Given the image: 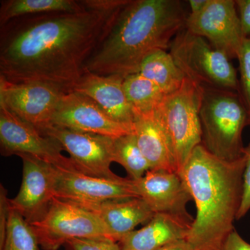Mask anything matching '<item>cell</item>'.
I'll use <instances>...</instances> for the list:
<instances>
[{
	"label": "cell",
	"mask_w": 250,
	"mask_h": 250,
	"mask_svg": "<svg viewBox=\"0 0 250 250\" xmlns=\"http://www.w3.org/2000/svg\"><path fill=\"white\" fill-rule=\"evenodd\" d=\"M129 0H82L85 9L15 18L0 26V77L72 91Z\"/></svg>",
	"instance_id": "6da1fadb"
},
{
	"label": "cell",
	"mask_w": 250,
	"mask_h": 250,
	"mask_svg": "<svg viewBox=\"0 0 250 250\" xmlns=\"http://www.w3.org/2000/svg\"><path fill=\"white\" fill-rule=\"evenodd\" d=\"M187 18L178 0H129L87 61L85 72L123 78L138 73L152 52L170 48Z\"/></svg>",
	"instance_id": "7a4b0ae2"
},
{
	"label": "cell",
	"mask_w": 250,
	"mask_h": 250,
	"mask_svg": "<svg viewBox=\"0 0 250 250\" xmlns=\"http://www.w3.org/2000/svg\"><path fill=\"white\" fill-rule=\"evenodd\" d=\"M246 156L219 159L202 144L192 151L181 172L196 207L187 241L192 250H223L241 207Z\"/></svg>",
	"instance_id": "3957f363"
},
{
	"label": "cell",
	"mask_w": 250,
	"mask_h": 250,
	"mask_svg": "<svg viewBox=\"0 0 250 250\" xmlns=\"http://www.w3.org/2000/svg\"><path fill=\"white\" fill-rule=\"evenodd\" d=\"M200 118L202 145L208 152L226 161L244 156L242 135L249 117L238 92L204 88Z\"/></svg>",
	"instance_id": "277c9868"
},
{
	"label": "cell",
	"mask_w": 250,
	"mask_h": 250,
	"mask_svg": "<svg viewBox=\"0 0 250 250\" xmlns=\"http://www.w3.org/2000/svg\"><path fill=\"white\" fill-rule=\"evenodd\" d=\"M204 88L186 77L183 84L166 96L155 112L168 136L179 174L192 151L202 144L200 111Z\"/></svg>",
	"instance_id": "5b68a950"
},
{
	"label": "cell",
	"mask_w": 250,
	"mask_h": 250,
	"mask_svg": "<svg viewBox=\"0 0 250 250\" xmlns=\"http://www.w3.org/2000/svg\"><path fill=\"white\" fill-rule=\"evenodd\" d=\"M170 49L188 80L203 88L239 92V80L232 63L204 38L184 28L174 37Z\"/></svg>",
	"instance_id": "8992f818"
},
{
	"label": "cell",
	"mask_w": 250,
	"mask_h": 250,
	"mask_svg": "<svg viewBox=\"0 0 250 250\" xmlns=\"http://www.w3.org/2000/svg\"><path fill=\"white\" fill-rule=\"evenodd\" d=\"M43 250H58L76 238L112 240L101 220L75 202L54 197L45 214L29 224Z\"/></svg>",
	"instance_id": "52a82bcc"
},
{
	"label": "cell",
	"mask_w": 250,
	"mask_h": 250,
	"mask_svg": "<svg viewBox=\"0 0 250 250\" xmlns=\"http://www.w3.org/2000/svg\"><path fill=\"white\" fill-rule=\"evenodd\" d=\"M39 131L55 139L62 150L68 152L77 172L102 178H121L111 169V164L115 162L113 138L54 125H47Z\"/></svg>",
	"instance_id": "ba28073f"
},
{
	"label": "cell",
	"mask_w": 250,
	"mask_h": 250,
	"mask_svg": "<svg viewBox=\"0 0 250 250\" xmlns=\"http://www.w3.org/2000/svg\"><path fill=\"white\" fill-rule=\"evenodd\" d=\"M185 28L229 59H238L246 40L234 0H208L201 12L187 16Z\"/></svg>",
	"instance_id": "9c48e42d"
},
{
	"label": "cell",
	"mask_w": 250,
	"mask_h": 250,
	"mask_svg": "<svg viewBox=\"0 0 250 250\" xmlns=\"http://www.w3.org/2000/svg\"><path fill=\"white\" fill-rule=\"evenodd\" d=\"M0 146L1 155L31 154L56 167L77 171L70 158L55 139L41 134L35 126L23 121L0 104Z\"/></svg>",
	"instance_id": "30bf717a"
},
{
	"label": "cell",
	"mask_w": 250,
	"mask_h": 250,
	"mask_svg": "<svg viewBox=\"0 0 250 250\" xmlns=\"http://www.w3.org/2000/svg\"><path fill=\"white\" fill-rule=\"evenodd\" d=\"M49 125L113 139L134 133V126L114 121L93 100L74 90L62 95Z\"/></svg>",
	"instance_id": "8fae6325"
},
{
	"label": "cell",
	"mask_w": 250,
	"mask_h": 250,
	"mask_svg": "<svg viewBox=\"0 0 250 250\" xmlns=\"http://www.w3.org/2000/svg\"><path fill=\"white\" fill-rule=\"evenodd\" d=\"M64 92L41 83H14L0 77V104L38 130L50 125Z\"/></svg>",
	"instance_id": "7c38bea8"
},
{
	"label": "cell",
	"mask_w": 250,
	"mask_h": 250,
	"mask_svg": "<svg viewBox=\"0 0 250 250\" xmlns=\"http://www.w3.org/2000/svg\"><path fill=\"white\" fill-rule=\"evenodd\" d=\"M54 197L75 203H99L139 197L132 179L102 178L56 167Z\"/></svg>",
	"instance_id": "4fadbf2b"
},
{
	"label": "cell",
	"mask_w": 250,
	"mask_h": 250,
	"mask_svg": "<svg viewBox=\"0 0 250 250\" xmlns=\"http://www.w3.org/2000/svg\"><path fill=\"white\" fill-rule=\"evenodd\" d=\"M17 156L22 160V182L17 196L10 199V204L11 209L31 224L45 214L54 197L56 166L31 154Z\"/></svg>",
	"instance_id": "5bb4252c"
},
{
	"label": "cell",
	"mask_w": 250,
	"mask_h": 250,
	"mask_svg": "<svg viewBox=\"0 0 250 250\" xmlns=\"http://www.w3.org/2000/svg\"><path fill=\"white\" fill-rule=\"evenodd\" d=\"M135 190L154 213H169L194 221L187 210L192 200L180 174L163 170H149L142 178L133 180Z\"/></svg>",
	"instance_id": "9a60e30c"
},
{
	"label": "cell",
	"mask_w": 250,
	"mask_h": 250,
	"mask_svg": "<svg viewBox=\"0 0 250 250\" xmlns=\"http://www.w3.org/2000/svg\"><path fill=\"white\" fill-rule=\"evenodd\" d=\"M124 79L85 72L72 90L93 100L114 121L134 126L136 116L125 94Z\"/></svg>",
	"instance_id": "2e32d148"
},
{
	"label": "cell",
	"mask_w": 250,
	"mask_h": 250,
	"mask_svg": "<svg viewBox=\"0 0 250 250\" xmlns=\"http://www.w3.org/2000/svg\"><path fill=\"white\" fill-rule=\"evenodd\" d=\"M76 204L96 215L108 229L112 241L116 243L134 231L138 225L147 224L155 215L140 197Z\"/></svg>",
	"instance_id": "e0dca14e"
},
{
	"label": "cell",
	"mask_w": 250,
	"mask_h": 250,
	"mask_svg": "<svg viewBox=\"0 0 250 250\" xmlns=\"http://www.w3.org/2000/svg\"><path fill=\"white\" fill-rule=\"evenodd\" d=\"M192 223L177 215L155 213L146 226L128 233L118 243L121 250H156L187 239Z\"/></svg>",
	"instance_id": "ac0fdd59"
},
{
	"label": "cell",
	"mask_w": 250,
	"mask_h": 250,
	"mask_svg": "<svg viewBox=\"0 0 250 250\" xmlns=\"http://www.w3.org/2000/svg\"><path fill=\"white\" fill-rule=\"evenodd\" d=\"M134 134L150 170L177 172L170 140L155 112L136 117Z\"/></svg>",
	"instance_id": "d6986e66"
},
{
	"label": "cell",
	"mask_w": 250,
	"mask_h": 250,
	"mask_svg": "<svg viewBox=\"0 0 250 250\" xmlns=\"http://www.w3.org/2000/svg\"><path fill=\"white\" fill-rule=\"evenodd\" d=\"M138 73L154 82L166 95L178 90L186 79L170 52L164 49H156L149 54Z\"/></svg>",
	"instance_id": "ffe728a7"
},
{
	"label": "cell",
	"mask_w": 250,
	"mask_h": 250,
	"mask_svg": "<svg viewBox=\"0 0 250 250\" xmlns=\"http://www.w3.org/2000/svg\"><path fill=\"white\" fill-rule=\"evenodd\" d=\"M84 9L85 6L82 0H3L0 6V26L22 16L54 12H77Z\"/></svg>",
	"instance_id": "44dd1931"
},
{
	"label": "cell",
	"mask_w": 250,
	"mask_h": 250,
	"mask_svg": "<svg viewBox=\"0 0 250 250\" xmlns=\"http://www.w3.org/2000/svg\"><path fill=\"white\" fill-rule=\"evenodd\" d=\"M123 87L136 117L157 111L167 95L154 82L139 73L125 77Z\"/></svg>",
	"instance_id": "7402d4cb"
},
{
	"label": "cell",
	"mask_w": 250,
	"mask_h": 250,
	"mask_svg": "<svg viewBox=\"0 0 250 250\" xmlns=\"http://www.w3.org/2000/svg\"><path fill=\"white\" fill-rule=\"evenodd\" d=\"M113 145L115 162L124 167L129 179L138 180L150 170L149 163L141 152L134 133L115 138Z\"/></svg>",
	"instance_id": "603a6c76"
},
{
	"label": "cell",
	"mask_w": 250,
	"mask_h": 250,
	"mask_svg": "<svg viewBox=\"0 0 250 250\" xmlns=\"http://www.w3.org/2000/svg\"><path fill=\"white\" fill-rule=\"evenodd\" d=\"M40 245L30 225L22 215L11 209L6 239L0 250H40Z\"/></svg>",
	"instance_id": "cb8c5ba5"
},
{
	"label": "cell",
	"mask_w": 250,
	"mask_h": 250,
	"mask_svg": "<svg viewBox=\"0 0 250 250\" xmlns=\"http://www.w3.org/2000/svg\"><path fill=\"white\" fill-rule=\"evenodd\" d=\"M239 93L246 106L250 126V39H246L239 55Z\"/></svg>",
	"instance_id": "d4e9b609"
},
{
	"label": "cell",
	"mask_w": 250,
	"mask_h": 250,
	"mask_svg": "<svg viewBox=\"0 0 250 250\" xmlns=\"http://www.w3.org/2000/svg\"><path fill=\"white\" fill-rule=\"evenodd\" d=\"M64 247L65 250H121L118 243L107 238H76Z\"/></svg>",
	"instance_id": "484cf974"
},
{
	"label": "cell",
	"mask_w": 250,
	"mask_h": 250,
	"mask_svg": "<svg viewBox=\"0 0 250 250\" xmlns=\"http://www.w3.org/2000/svg\"><path fill=\"white\" fill-rule=\"evenodd\" d=\"M244 155L246 163L243 174V197L239 211L237 215L236 220H238L245 216L250 210V148L245 147Z\"/></svg>",
	"instance_id": "4316f807"
},
{
	"label": "cell",
	"mask_w": 250,
	"mask_h": 250,
	"mask_svg": "<svg viewBox=\"0 0 250 250\" xmlns=\"http://www.w3.org/2000/svg\"><path fill=\"white\" fill-rule=\"evenodd\" d=\"M11 211L10 198L4 186L0 185V250L4 246L10 213Z\"/></svg>",
	"instance_id": "83f0119b"
},
{
	"label": "cell",
	"mask_w": 250,
	"mask_h": 250,
	"mask_svg": "<svg viewBox=\"0 0 250 250\" xmlns=\"http://www.w3.org/2000/svg\"><path fill=\"white\" fill-rule=\"evenodd\" d=\"M236 2L243 35L250 39V0H237Z\"/></svg>",
	"instance_id": "f1b7e54d"
},
{
	"label": "cell",
	"mask_w": 250,
	"mask_h": 250,
	"mask_svg": "<svg viewBox=\"0 0 250 250\" xmlns=\"http://www.w3.org/2000/svg\"><path fill=\"white\" fill-rule=\"evenodd\" d=\"M223 250H250V244L234 229L225 241Z\"/></svg>",
	"instance_id": "f546056e"
},
{
	"label": "cell",
	"mask_w": 250,
	"mask_h": 250,
	"mask_svg": "<svg viewBox=\"0 0 250 250\" xmlns=\"http://www.w3.org/2000/svg\"><path fill=\"white\" fill-rule=\"evenodd\" d=\"M156 250H192L187 239L172 242Z\"/></svg>",
	"instance_id": "4dcf8cb0"
},
{
	"label": "cell",
	"mask_w": 250,
	"mask_h": 250,
	"mask_svg": "<svg viewBox=\"0 0 250 250\" xmlns=\"http://www.w3.org/2000/svg\"><path fill=\"white\" fill-rule=\"evenodd\" d=\"M208 2V0H190L188 1L190 11H191L190 14H197L201 12Z\"/></svg>",
	"instance_id": "1f68e13d"
},
{
	"label": "cell",
	"mask_w": 250,
	"mask_h": 250,
	"mask_svg": "<svg viewBox=\"0 0 250 250\" xmlns=\"http://www.w3.org/2000/svg\"><path fill=\"white\" fill-rule=\"evenodd\" d=\"M248 147L250 148V143L249 146H248Z\"/></svg>",
	"instance_id": "d6a6232c"
}]
</instances>
